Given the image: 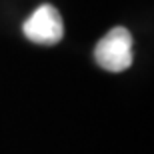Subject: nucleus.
I'll return each mask as SVG.
<instances>
[{
    "label": "nucleus",
    "mask_w": 154,
    "mask_h": 154,
    "mask_svg": "<svg viewBox=\"0 0 154 154\" xmlns=\"http://www.w3.org/2000/svg\"><path fill=\"white\" fill-rule=\"evenodd\" d=\"M94 60L108 72H122L132 64V36L122 26L108 30L94 46Z\"/></svg>",
    "instance_id": "obj_1"
},
{
    "label": "nucleus",
    "mask_w": 154,
    "mask_h": 154,
    "mask_svg": "<svg viewBox=\"0 0 154 154\" xmlns=\"http://www.w3.org/2000/svg\"><path fill=\"white\" fill-rule=\"evenodd\" d=\"M24 36L36 44H56L64 36V24L58 10L50 4L38 6L22 26Z\"/></svg>",
    "instance_id": "obj_2"
}]
</instances>
